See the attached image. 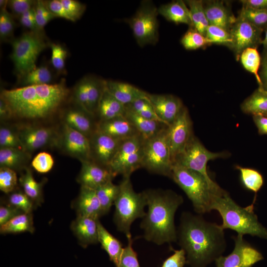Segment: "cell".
<instances>
[{
  "label": "cell",
  "mask_w": 267,
  "mask_h": 267,
  "mask_svg": "<svg viewBox=\"0 0 267 267\" xmlns=\"http://www.w3.org/2000/svg\"><path fill=\"white\" fill-rule=\"evenodd\" d=\"M190 267H207L222 256L226 247L224 229L202 215L183 212L177 228V241Z\"/></svg>",
  "instance_id": "1"
},
{
  "label": "cell",
  "mask_w": 267,
  "mask_h": 267,
  "mask_svg": "<svg viewBox=\"0 0 267 267\" xmlns=\"http://www.w3.org/2000/svg\"><path fill=\"white\" fill-rule=\"evenodd\" d=\"M70 93L65 81L56 84L20 87L3 89L0 98L8 106L12 117L27 120L45 119L56 113Z\"/></svg>",
  "instance_id": "2"
},
{
  "label": "cell",
  "mask_w": 267,
  "mask_h": 267,
  "mask_svg": "<svg viewBox=\"0 0 267 267\" xmlns=\"http://www.w3.org/2000/svg\"><path fill=\"white\" fill-rule=\"evenodd\" d=\"M143 192L148 207L140 223L144 238L158 245L177 242L175 215L183 202L182 197L170 189H149Z\"/></svg>",
  "instance_id": "3"
},
{
  "label": "cell",
  "mask_w": 267,
  "mask_h": 267,
  "mask_svg": "<svg viewBox=\"0 0 267 267\" xmlns=\"http://www.w3.org/2000/svg\"><path fill=\"white\" fill-rule=\"evenodd\" d=\"M242 207L237 204L226 191L219 195H213L211 210L218 212L222 223L221 224L224 230L230 229L237 234L250 235L267 239V229L259 221L254 211V203Z\"/></svg>",
  "instance_id": "4"
},
{
  "label": "cell",
  "mask_w": 267,
  "mask_h": 267,
  "mask_svg": "<svg viewBox=\"0 0 267 267\" xmlns=\"http://www.w3.org/2000/svg\"><path fill=\"white\" fill-rule=\"evenodd\" d=\"M171 178L185 192L196 214L200 215L212 211L214 194H222L225 191L214 188L199 173L178 164L173 165Z\"/></svg>",
  "instance_id": "5"
},
{
  "label": "cell",
  "mask_w": 267,
  "mask_h": 267,
  "mask_svg": "<svg viewBox=\"0 0 267 267\" xmlns=\"http://www.w3.org/2000/svg\"><path fill=\"white\" fill-rule=\"evenodd\" d=\"M119 186V193L114 204L115 210L113 220L118 230L124 233L127 238L131 236L132 223L146 215L144 208L147 201L143 191L137 193L134 190L130 177L123 178Z\"/></svg>",
  "instance_id": "6"
},
{
  "label": "cell",
  "mask_w": 267,
  "mask_h": 267,
  "mask_svg": "<svg viewBox=\"0 0 267 267\" xmlns=\"http://www.w3.org/2000/svg\"><path fill=\"white\" fill-rule=\"evenodd\" d=\"M10 43L12 50L10 58L18 80L37 67L38 57L49 45L44 33L31 31L12 39Z\"/></svg>",
  "instance_id": "7"
},
{
  "label": "cell",
  "mask_w": 267,
  "mask_h": 267,
  "mask_svg": "<svg viewBox=\"0 0 267 267\" xmlns=\"http://www.w3.org/2000/svg\"><path fill=\"white\" fill-rule=\"evenodd\" d=\"M168 127L156 135L145 139L142 168L151 173L171 178L173 163L168 138Z\"/></svg>",
  "instance_id": "8"
},
{
  "label": "cell",
  "mask_w": 267,
  "mask_h": 267,
  "mask_svg": "<svg viewBox=\"0 0 267 267\" xmlns=\"http://www.w3.org/2000/svg\"><path fill=\"white\" fill-rule=\"evenodd\" d=\"M158 8L149 0H143L134 14L125 21L130 26L138 45L156 44L159 40Z\"/></svg>",
  "instance_id": "9"
},
{
  "label": "cell",
  "mask_w": 267,
  "mask_h": 267,
  "mask_svg": "<svg viewBox=\"0 0 267 267\" xmlns=\"http://www.w3.org/2000/svg\"><path fill=\"white\" fill-rule=\"evenodd\" d=\"M228 156V153L225 152L217 153L209 151L193 134L183 151L176 158L173 165L178 164L199 173L214 188L221 190L222 188L208 174L207 165L210 160Z\"/></svg>",
  "instance_id": "10"
},
{
  "label": "cell",
  "mask_w": 267,
  "mask_h": 267,
  "mask_svg": "<svg viewBox=\"0 0 267 267\" xmlns=\"http://www.w3.org/2000/svg\"><path fill=\"white\" fill-rule=\"evenodd\" d=\"M145 139L140 134L123 140L109 168L116 177H130L135 170L142 168L143 146Z\"/></svg>",
  "instance_id": "11"
},
{
  "label": "cell",
  "mask_w": 267,
  "mask_h": 267,
  "mask_svg": "<svg viewBox=\"0 0 267 267\" xmlns=\"http://www.w3.org/2000/svg\"><path fill=\"white\" fill-rule=\"evenodd\" d=\"M17 129L23 149L30 153L44 147L58 146L60 134L54 127L26 125Z\"/></svg>",
  "instance_id": "12"
},
{
  "label": "cell",
  "mask_w": 267,
  "mask_h": 267,
  "mask_svg": "<svg viewBox=\"0 0 267 267\" xmlns=\"http://www.w3.org/2000/svg\"><path fill=\"white\" fill-rule=\"evenodd\" d=\"M263 30L254 25L239 15L231 26L229 33L231 44L229 47L234 51L237 60L247 48H257L261 44Z\"/></svg>",
  "instance_id": "13"
},
{
  "label": "cell",
  "mask_w": 267,
  "mask_h": 267,
  "mask_svg": "<svg viewBox=\"0 0 267 267\" xmlns=\"http://www.w3.org/2000/svg\"><path fill=\"white\" fill-rule=\"evenodd\" d=\"M233 239V251L226 256L218 258L215 261L217 267H252L264 259L262 254L246 241L243 235L237 234Z\"/></svg>",
  "instance_id": "14"
},
{
  "label": "cell",
  "mask_w": 267,
  "mask_h": 267,
  "mask_svg": "<svg viewBox=\"0 0 267 267\" xmlns=\"http://www.w3.org/2000/svg\"><path fill=\"white\" fill-rule=\"evenodd\" d=\"M193 135L192 121L187 108L183 105L176 119L168 129V138L173 164Z\"/></svg>",
  "instance_id": "15"
},
{
  "label": "cell",
  "mask_w": 267,
  "mask_h": 267,
  "mask_svg": "<svg viewBox=\"0 0 267 267\" xmlns=\"http://www.w3.org/2000/svg\"><path fill=\"white\" fill-rule=\"evenodd\" d=\"M58 147L80 161L91 160L89 138L65 124L60 134Z\"/></svg>",
  "instance_id": "16"
},
{
  "label": "cell",
  "mask_w": 267,
  "mask_h": 267,
  "mask_svg": "<svg viewBox=\"0 0 267 267\" xmlns=\"http://www.w3.org/2000/svg\"><path fill=\"white\" fill-rule=\"evenodd\" d=\"M89 139L91 160L109 168L122 140L113 138L97 131Z\"/></svg>",
  "instance_id": "17"
},
{
  "label": "cell",
  "mask_w": 267,
  "mask_h": 267,
  "mask_svg": "<svg viewBox=\"0 0 267 267\" xmlns=\"http://www.w3.org/2000/svg\"><path fill=\"white\" fill-rule=\"evenodd\" d=\"M80 162L81 168L77 181L81 186L96 189L112 181L115 177L108 167L100 165L91 160Z\"/></svg>",
  "instance_id": "18"
},
{
  "label": "cell",
  "mask_w": 267,
  "mask_h": 267,
  "mask_svg": "<svg viewBox=\"0 0 267 267\" xmlns=\"http://www.w3.org/2000/svg\"><path fill=\"white\" fill-rule=\"evenodd\" d=\"M148 99L157 116L168 126L173 123L183 106L178 97L172 94L148 93Z\"/></svg>",
  "instance_id": "19"
},
{
  "label": "cell",
  "mask_w": 267,
  "mask_h": 267,
  "mask_svg": "<svg viewBox=\"0 0 267 267\" xmlns=\"http://www.w3.org/2000/svg\"><path fill=\"white\" fill-rule=\"evenodd\" d=\"M96 131L120 140L139 134L124 116L108 120L99 121L97 122Z\"/></svg>",
  "instance_id": "20"
},
{
  "label": "cell",
  "mask_w": 267,
  "mask_h": 267,
  "mask_svg": "<svg viewBox=\"0 0 267 267\" xmlns=\"http://www.w3.org/2000/svg\"><path fill=\"white\" fill-rule=\"evenodd\" d=\"M77 216L98 220L103 216L101 205L95 190L81 186L75 204Z\"/></svg>",
  "instance_id": "21"
},
{
  "label": "cell",
  "mask_w": 267,
  "mask_h": 267,
  "mask_svg": "<svg viewBox=\"0 0 267 267\" xmlns=\"http://www.w3.org/2000/svg\"><path fill=\"white\" fill-rule=\"evenodd\" d=\"M106 90L126 105L141 99H148V92L127 83L106 80Z\"/></svg>",
  "instance_id": "22"
},
{
  "label": "cell",
  "mask_w": 267,
  "mask_h": 267,
  "mask_svg": "<svg viewBox=\"0 0 267 267\" xmlns=\"http://www.w3.org/2000/svg\"><path fill=\"white\" fill-rule=\"evenodd\" d=\"M64 124L81 133L88 138L96 131L97 123L92 120L93 116L83 110L71 108L63 114Z\"/></svg>",
  "instance_id": "23"
},
{
  "label": "cell",
  "mask_w": 267,
  "mask_h": 267,
  "mask_svg": "<svg viewBox=\"0 0 267 267\" xmlns=\"http://www.w3.org/2000/svg\"><path fill=\"white\" fill-rule=\"evenodd\" d=\"M97 221L89 217L77 216L72 222L71 229L84 248L98 242Z\"/></svg>",
  "instance_id": "24"
},
{
  "label": "cell",
  "mask_w": 267,
  "mask_h": 267,
  "mask_svg": "<svg viewBox=\"0 0 267 267\" xmlns=\"http://www.w3.org/2000/svg\"><path fill=\"white\" fill-rule=\"evenodd\" d=\"M204 7L210 25L220 27L229 32L236 18L230 14L222 1H210Z\"/></svg>",
  "instance_id": "25"
},
{
  "label": "cell",
  "mask_w": 267,
  "mask_h": 267,
  "mask_svg": "<svg viewBox=\"0 0 267 267\" xmlns=\"http://www.w3.org/2000/svg\"><path fill=\"white\" fill-rule=\"evenodd\" d=\"M159 14L167 20L177 24H185L192 27V22L188 7L182 0L173 1L160 5L158 8Z\"/></svg>",
  "instance_id": "26"
},
{
  "label": "cell",
  "mask_w": 267,
  "mask_h": 267,
  "mask_svg": "<svg viewBox=\"0 0 267 267\" xmlns=\"http://www.w3.org/2000/svg\"><path fill=\"white\" fill-rule=\"evenodd\" d=\"M124 116L144 139L156 135L168 127L162 122L143 118L126 109Z\"/></svg>",
  "instance_id": "27"
},
{
  "label": "cell",
  "mask_w": 267,
  "mask_h": 267,
  "mask_svg": "<svg viewBox=\"0 0 267 267\" xmlns=\"http://www.w3.org/2000/svg\"><path fill=\"white\" fill-rule=\"evenodd\" d=\"M97 229L98 242L108 254L110 260L116 267H119L124 249L122 243L107 231L99 220L97 221Z\"/></svg>",
  "instance_id": "28"
},
{
  "label": "cell",
  "mask_w": 267,
  "mask_h": 267,
  "mask_svg": "<svg viewBox=\"0 0 267 267\" xmlns=\"http://www.w3.org/2000/svg\"><path fill=\"white\" fill-rule=\"evenodd\" d=\"M88 112L92 116L96 115L98 105L106 89V80L94 76H85Z\"/></svg>",
  "instance_id": "29"
},
{
  "label": "cell",
  "mask_w": 267,
  "mask_h": 267,
  "mask_svg": "<svg viewBox=\"0 0 267 267\" xmlns=\"http://www.w3.org/2000/svg\"><path fill=\"white\" fill-rule=\"evenodd\" d=\"M126 112L123 104L105 89L100 100L96 115L99 121H105L123 116Z\"/></svg>",
  "instance_id": "30"
},
{
  "label": "cell",
  "mask_w": 267,
  "mask_h": 267,
  "mask_svg": "<svg viewBox=\"0 0 267 267\" xmlns=\"http://www.w3.org/2000/svg\"><path fill=\"white\" fill-rule=\"evenodd\" d=\"M31 153L16 148L0 149V166L12 170H19L26 168L31 158Z\"/></svg>",
  "instance_id": "31"
},
{
  "label": "cell",
  "mask_w": 267,
  "mask_h": 267,
  "mask_svg": "<svg viewBox=\"0 0 267 267\" xmlns=\"http://www.w3.org/2000/svg\"><path fill=\"white\" fill-rule=\"evenodd\" d=\"M246 114L267 117V91L259 87L241 105Z\"/></svg>",
  "instance_id": "32"
},
{
  "label": "cell",
  "mask_w": 267,
  "mask_h": 267,
  "mask_svg": "<svg viewBox=\"0 0 267 267\" xmlns=\"http://www.w3.org/2000/svg\"><path fill=\"white\" fill-rule=\"evenodd\" d=\"M34 231L33 217L31 213H23L18 215L6 223L0 225L1 233H15Z\"/></svg>",
  "instance_id": "33"
},
{
  "label": "cell",
  "mask_w": 267,
  "mask_h": 267,
  "mask_svg": "<svg viewBox=\"0 0 267 267\" xmlns=\"http://www.w3.org/2000/svg\"><path fill=\"white\" fill-rule=\"evenodd\" d=\"M190 11L192 27L205 36L210 25L207 18L203 2L200 0H188L185 1Z\"/></svg>",
  "instance_id": "34"
},
{
  "label": "cell",
  "mask_w": 267,
  "mask_h": 267,
  "mask_svg": "<svg viewBox=\"0 0 267 267\" xmlns=\"http://www.w3.org/2000/svg\"><path fill=\"white\" fill-rule=\"evenodd\" d=\"M53 76L50 70L45 65L36 67L18 80L21 87L51 84Z\"/></svg>",
  "instance_id": "35"
},
{
  "label": "cell",
  "mask_w": 267,
  "mask_h": 267,
  "mask_svg": "<svg viewBox=\"0 0 267 267\" xmlns=\"http://www.w3.org/2000/svg\"><path fill=\"white\" fill-rule=\"evenodd\" d=\"M19 181L24 192L33 203L39 204L41 202L43 183L35 179L29 168L27 167L25 169V172L20 176Z\"/></svg>",
  "instance_id": "36"
},
{
  "label": "cell",
  "mask_w": 267,
  "mask_h": 267,
  "mask_svg": "<svg viewBox=\"0 0 267 267\" xmlns=\"http://www.w3.org/2000/svg\"><path fill=\"white\" fill-rule=\"evenodd\" d=\"M95 190L99 199L103 215L107 214L119 193L120 186L114 184L110 181L99 186Z\"/></svg>",
  "instance_id": "37"
},
{
  "label": "cell",
  "mask_w": 267,
  "mask_h": 267,
  "mask_svg": "<svg viewBox=\"0 0 267 267\" xmlns=\"http://www.w3.org/2000/svg\"><path fill=\"white\" fill-rule=\"evenodd\" d=\"M240 58L243 66L246 70L255 75L259 87H261L262 82L258 74L261 64V58L257 48H246L241 53Z\"/></svg>",
  "instance_id": "38"
},
{
  "label": "cell",
  "mask_w": 267,
  "mask_h": 267,
  "mask_svg": "<svg viewBox=\"0 0 267 267\" xmlns=\"http://www.w3.org/2000/svg\"><path fill=\"white\" fill-rule=\"evenodd\" d=\"M239 171L242 183L247 189L257 193L263 184L262 175L253 169L237 166Z\"/></svg>",
  "instance_id": "39"
},
{
  "label": "cell",
  "mask_w": 267,
  "mask_h": 267,
  "mask_svg": "<svg viewBox=\"0 0 267 267\" xmlns=\"http://www.w3.org/2000/svg\"><path fill=\"white\" fill-rule=\"evenodd\" d=\"M0 147V148H16L23 149L17 128H14L7 125H1Z\"/></svg>",
  "instance_id": "40"
},
{
  "label": "cell",
  "mask_w": 267,
  "mask_h": 267,
  "mask_svg": "<svg viewBox=\"0 0 267 267\" xmlns=\"http://www.w3.org/2000/svg\"><path fill=\"white\" fill-rule=\"evenodd\" d=\"M180 43L187 50H195L212 44L205 36L193 27H190L184 34Z\"/></svg>",
  "instance_id": "41"
},
{
  "label": "cell",
  "mask_w": 267,
  "mask_h": 267,
  "mask_svg": "<svg viewBox=\"0 0 267 267\" xmlns=\"http://www.w3.org/2000/svg\"><path fill=\"white\" fill-rule=\"evenodd\" d=\"M125 107L127 110L131 111L143 118L162 122L155 113L148 98L136 100L125 105Z\"/></svg>",
  "instance_id": "42"
},
{
  "label": "cell",
  "mask_w": 267,
  "mask_h": 267,
  "mask_svg": "<svg viewBox=\"0 0 267 267\" xmlns=\"http://www.w3.org/2000/svg\"><path fill=\"white\" fill-rule=\"evenodd\" d=\"M239 16L263 30L267 27V9H252L243 6Z\"/></svg>",
  "instance_id": "43"
},
{
  "label": "cell",
  "mask_w": 267,
  "mask_h": 267,
  "mask_svg": "<svg viewBox=\"0 0 267 267\" xmlns=\"http://www.w3.org/2000/svg\"><path fill=\"white\" fill-rule=\"evenodd\" d=\"M49 45L51 51L50 62L52 66L57 73H65L66 59L68 55L67 50L59 44L51 43Z\"/></svg>",
  "instance_id": "44"
},
{
  "label": "cell",
  "mask_w": 267,
  "mask_h": 267,
  "mask_svg": "<svg viewBox=\"0 0 267 267\" xmlns=\"http://www.w3.org/2000/svg\"><path fill=\"white\" fill-rule=\"evenodd\" d=\"M205 37L212 44H223L228 47L231 44V37L229 32L215 25L208 26Z\"/></svg>",
  "instance_id": "45"
},
{
  "label": "cell",
  "mask_w": 267,
  "mask_h": 267,
  "mask_svg": "<svg viewBox=\"0 0 267 267\" xmlns=\"http://www.w3.org/2000/svg\"><path fill=\"white\" fill-rule=\"evenodd\" d=\"M16 26L13 16L9 13L6 8L0 9V38L1 41L9 40L12 37Z\"/></svg>",
  "instance_id": "46"
},
{
  "label": "cell",
  "mask_w": 267,
  "mask_h": 267,
  "mask_svg": "<svg viewBox=\"0 0 267 267\" xmlns=\"http://www.w3.org/2000/svg\"><path fill=\"white\" fill-rule=\"evenodd\" d=\"M17 177L15 171L6 167L0 168V189L5 193L13 192L17 186Z\"/></svg>",
  "instance_id": "47"
},
{
  "label": "cell",
  "mask_w": 267,
  "mask_h": 267,
  "mask_svg": "<svg viewBox=\"0 0 267 267\" xmlns=\"http://www.w3.org/2000/svg\"><path fill=\"white\" fill-rule=\"evenodd\" d=\"M34 10L37 25L41 31L44 32L45 26L56 17L46 7L44 1H36Z\"/></svg>",
  "instance_id": "48"
},
{
  "label": "cell",
  "mask_w": 267,
  "mask_h": 267,
  "mask_svg": "<svg viewBox=\"0 0 267 267\" xmlns=\"http://www.w3.org/2000/svg\"><path fill=\"white\" fill-rule=\"evenodd\" d=\"M9 205L16 207L25 213H31L34 203L24 192H15L8 197Z\"/></svg>",
  "instance_id": "49"
},
{
  "label": "cell",
  "mask_w": 267,
  "mask_h": 267,
  "mask_svg": "<svg viewBox=\"0 0 267 267\" xmlns=\"http://www.w3.org/2000/svg\"><path fill=\"white\" fill-rule=\"evenodd\" d=\"M127 239L128 244L124 248L119 267H140L136 253L133 248L132 236Z\"/></svg>",
  "instance_id": "50"
},
{
  "label": "cell",
  "mask_w": 267,
  "mask_h": 267,
  "mask_svg": "<svg viewBox=\"0 0 267 267\" xmlns=\"http://www.w3.org/2000/svg\"><path fill=\"white\" fill-rule=\"evenodd\" d=\"M31 165L39 173H45L52 169L54 165V160L49 153L42 152L34 158Z\"/></svg>",
  "instance_id": "51"
},
{
  "label": "cell",
  "mask_w": 267,
  "mask_h": 267,
  "mask_svg": "<svg viewBox=\"0 0 267 267\" xmlns=\"http://www.w3.org/2000/svg\"><path fill=\"white\" fill-rule=\"evenodd\" d=\"M69 15L70 21L75 22L84 13L86 6L85 4L74 0H60Z\"/></svg>",
  "instance_id": "52"
},
{
  "label": "cell",
  "mask_w": 267,
  "mask_h": 267,
  "mask_svg": "<svg viewBox=\"0 0 267 267\" xmlns=\"http://www.w3.org/2000/svg\"><path fill=\"white\" fill-rule=\"evenodd\" d=\"M36 1L32 0H8L7 5L13 17L19 18L24 12L33 7Z\"/></svg>",
  "instance_id": "53"
},
{
  "label": "cell",
  "mask_w": 267,
  "mask_h": 267,
  "mask_svg": "<svg viewBox=\"0 0 267 267\" xmlns=\"http://www.w3.org/2000/svg\"><path fill=\"white\" fill-rule=\"evenodd\" d=\"M35 6V5H34ZM20 24L30 30V31L36 33H44L41 31L38 28L36 19L34 6L24 12L19 18Z\"/></svg>",
  "instance_id": "54"
},
{
  "label": "cell",
  "mask_w": 267,
  "mask_h": 267,
  "mask_svg": "<svg viewBox=\"0 0 267 267\" xmlns=\"http://www.w3.org/2000/svg\"><path fill=\"white\" fill-rule=\"evenodd\" d=\"M174 251V254L164 262L162 267H183L186 264L185 253L182 249Z\"/></svg>",
  "instance_id": "55"
},
{
  "label": "cell",
  "mask_w": 267,
  "mask_h": 267,
  "mask_svg": "<svg viewBox=\"0 0 267 267\" xmlns=\"http://www.w3.org/2000/svg\"><path fill=\"white\" fill-rule=\"evenodd\" d=\"M23 213H25L11 205L0 206V226L6 223L15 217Z\"/></svg>",
  "instance_id": "56"
},
{
  "label": "cell",
  "mask_w": 267,
  "mask_h": 267,
  "mask_svg": "<svg viewBox=\"0 0 267 267\" xmlns=\"http://www.w3.org/2000/svg\"><path fill=\"white\" fill-rule=\"evenodd\" d=\"M44 3L56 17H60L70 21V17L62 5L60 0H51L44 1Z\"/></svg>",
  "instance_id": "57"
},
{
  "label": "cell",
  "mask_w": 267,
  "mask_h": 267,
  "mask_svg": "<svg viewBox=\"0 0 267 267\" xmlns=\"http://www.w3.org/2000/svg\"><path fill=\"white\" fill-rule=\"evenodd\" d=\"M243 6L257 9H267V0H242Z\"/></svg>",
  "instance_id": "58"
},
{
  "label": "cell",
  "mask_w": 267,
  "mask_h": 267,
  "mask_svg": "<svg viewBox=\"0 0 267 267\" xmlns=\"http://www.w3.org/2000/svg\"><path fill=\"white\" fill-rule=\"evenodd\" d=\"M262 70L260 79L262 82V87L264 89L267 91V52L263 54L261 60Z\"/></svg>",
  "instance_id": "59"
},
{
  "label": "cell",
  "mask_w": 267,
  "mask_h": 267,
  "mask_svg": "<svg viewBox=\"0 0 267 267\" xmlns=\"http://www.w3.org/2000/svg\"><path fill=\"white\" fill-rule=\"evenodd\" d=\"M253 120L261 134H267V117L262 115L253 116Z\"/></svg>",
  "instance_id": "60"
},
{
  "label": "cell",
  "mask_w": 267,
  "mask_h": 267,
  "mask_svg": "<svg viewBox=\"0 0 267 267\" xmlns=\"http://www.w3.org/2000/svg\"><path fill=\"white\" fill-rule=\"evenodd\" d=\"M12 117L10 109L6 103L0 98V119L1 121Z\"/></svg>",
  "instance_id": "61"
},
{
  "label": "cell",
  "mask_w": 267,
  "mask_h": 267,
  "mask_svg": "<svg viewBox=\"0 0 267 267\" xmlns=\"http://www.w3.org/2000/svg\"><path fill=\"white\" fill-rule=\"evenodd\" d=\"M261 44L264 45L265 51L267 52V27L266 29V35L265 39L262 41Z\"/></svg>",
  "instance_id": "62"
},
{
  "label": "cell",
  "mask_w": 267,
  "mask_h": 267,
  "mask_svg": "<svg viewBox=\"0 0 267 267\" xmlns=\"http://www.w3.org/2000/svg\"><path fill=\"white\" fill-rule=\"evenodd\" d=\"M8 0H0V9L5 8L6 6L7 5Z\"/></svg>",
  "instance_id": "63"
}]
</instances>
